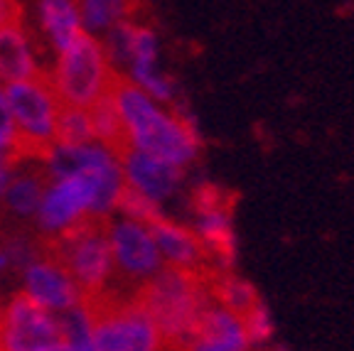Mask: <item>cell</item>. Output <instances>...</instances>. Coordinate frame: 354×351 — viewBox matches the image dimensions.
Instances as JSON below:
<instances>
[{
    "label": "cell",
    "instance_id": "1",
    "mask_svg": "<svg viewBox=\"0 0 354 351\" xmlns=\"http://www.w3.org/2000/svg\"><path fill=\"white\" fill-rule=\"evenodd\" d=\"M109 91L128 128L133 150L167 160L180 167H187L197 160L199 145H202L199 133L194 123L185 118L180 111H170L165 108V104H158L118 69L113 72Z\"/></svg>",
    "mask_w": 354,
    "mask_h": 351
},
{
    "label": "cell",
    "instance_id": "2",
    "mask_svg": "<svg viewBox=\"0 0 354 351\" xmlns=\"http://www.w3.org/2000/svg\"><path fill=\"white\" fill-rule=\"evenodd\" d=\"M109 231L111 214L84 211L72 224L35 236V253L72 278L79 295H84L109 285L113 275Z\"/></svg>",
    "mask_w": 354,
    "mask_h": 351
},
{
    "label": "cell",
    "instance_id": "3",
    "mask_svg": "<svg viewBox=\"0 0 354 351\" xmlns=\"http://www.w3.org/2000/svg\"><path fill=\"white\" fill-rule=\"evenodd\" d=\"M91 351H165L158 324L136 297L116 285L79 295Z\"/></svg>",
    "mask_w": 354,
    "mask_h": 351
},
{
    "label": "cell",
    "instance_id": "4",
    "mask_svg": "<svg viewBox=\"0 0 354 351\" xmlns=\"http://www.w3.org/2000/svg\"><path fill=\"white\" fill-rule=\"evenodd\" d=\"M165 341V351H180L197 330L199 319L212 305L209 280L197 270L162 265L136 290Z\"/></svg>",
    "mask_w": 354,
    "mask_h": 351
},
{
    "label": "cell",
    "instance_id": "5",
    "mask_svg": "<svg viewBox=\"0 0 354 351\" xmlns=\"http://www.w3.org/2000/svg\"><path fill=\"white\" fill-rule=\"evenodd\" d=\"M3 96L12 118V133L6 145L8 165L50 162L52 153L57 150L55 118L59 104L52 77L37 69L22 82L6 84Z\"/></svg>",
    "mask_w": 354,
    "mask_h": 351
},
{
    "label": "cell",
    "instance_id": "6",
    "mask_svg": "<svg viewBox=\"0 0 354 351\" xmlns=\"http://www.w3.org/2000/svg\"><path fill=\"white\" fill-rule=\"evenodd\" d=\"M113 72L116 66L111 64L104 47L82 30L59 52L52 86L62 104L86 111L109 93Z\"/></svg>",
    "mask_w": 354,
    "mask_h": 351
},
{
    "label": "cell",
    "instance_id": "7",
    "mask_svg": "<svg viewBox=\"0 0 354 351\" xmlns=\"http://www.w3.org/2000/svg\"><path fill=\"white\" fill-rule=\"evenodd\" d=\"M66 346L64 319H57L28 290L0 305V351H64Z\"/></svg>",
    "mask_w": 354,
    "mask_h": 351
},
{
    "label": "cell",
    "instance_id": "8",
    "mask_svg": "<svg viewBox=\"0 0 354 351\" xmlns=\"http://www.w3.org/2000/svg\"><path fill=\"white\" fill-rule=\"evenodd\" d=\"M109 243L111 258H113V275L109 285L136 292L145 280H150L162 268L158 243L143 221L128 219V216H123L121 221L111 219Z\"/></svg>",
    "mask_w": 354,
    "mask_h": 351
},
{
    "label": "cell",
    "instance_id": "9",
    "mask_svg": "<svg viewBox=\"0 0 354 351\" xmlns=\"http://www.w3.org/2000/svg\"><path fill=\"white\" fill-rule=\"evenodd\" d=\"M192 231L207 253V263L229 270L236 258L239 243L234 231L232 202L219 187L202 184L192 194Z\"/></svg>",
    "mask_w": 354,
    "mask_h": 351
},
{
    "label": "cell",
    "instance_id": "10",
    "mask_svg": "<svg viewBox=\"0 0 354 351\" xmlns=\"http://www.w3.org/2000/svg\"><path fill=\"white\" fill-rule=\"evenodd\" d=\"M121 165L128 184L133 189H138L143 197H148L158 207L170 197H175L185 180V167L172 165L167 160L153 158V155H145L140 150H131L121 160Z\"/></svg>",
    "mask_w": 354,
    "mask_h": 351
},
{
    "label": "cell",
    "instance_id": "11",
    "mask_svg": "<svg viewBox=\"0 0 354 351\" xmlns=\"http://www.w3.org/2000/svg\"><path fill=\"white\" fill-rule=\"evenodd\" d=\"M180 351H254L241 314L212 302Z\"/></svg>",
    "mask_w": 354,
    "mask_h": 351
},
{
    "label": "cell",
    "instance_id": "12",
    "mask_svg": "<svg viewBox=\"0 0 354 351\" xmlns=\"http://www.w3.org/2000/svg\"><path fill=\"white\" fill-rule=\"evenodd\" d=\"M148 229L158 243L162 265L202 273V268L207 265V253L192 226L177 224V221L167 219L165 214H158L148 221Z\"/></svg>",
    "mask_w": 354,
    "mask_h": 351
},
{
    "label": "cell",
    "instance_id": "13",
    "mask_svg": "<svg viewBox=\"0 0 354 351\" xmlns=\"http://www.w3.org/2000/svg\"><path fill=\"white\" fill-rule=\"evenodd\" d=\"M28 292L44 307L50 310H74L79 302V290L59 268L52 263H32L28 268Z\"/></svg>",
    "mask_w": 354,
    "mask_h": 351
},
{
    "label": "cell",
    "instance_id": "14",
    "mask_svg": "<svg viewBox=\"0 0 354 351\" xmlns=\"http://www.w3.org/2000/svg\"><path fill=\"white\" fill-rule=\"evenodd\" d=\"M86 111H88V118H91V128H94V137L101 143V148L121 162L133 150V143H131L128 128H126V123H123L121 113H118V106H116V101H113V96H111V91L106 93V96H101V99Z\"/></svg>",
    "mask_w": 354,
    "mask_h": 351
},
{
    "label": "cell",
    "instance_id": "15",
    "mask_svg": "<svg viewBox=\"0 0 354 351\" xmlns=\"http://www.w3.org/2000/svg\"><path fill=\"white\" fill-rule=\"evenodd\" d=\"M30 165L32 167H30L25 175L8 182L6 197H3V204H6L8 211H12V214L20 216V219H25V216L37 211L44 192H47L50 184L55 182L47 162H30Z\"/></svg>",
    "mask_w": 354,
    "mask_h": 351
},
{
    "label": "cell",
    "instance_id": "16",
    "mask_svg": "<svg viewBox=\"0 0 354 351\" xmlns=\"http://www.w3.org/2000/svg\"><path fill=\"white\" fill-rule=\"evenodd\" d=\"M39 66L30 55L28 37L22 35V28H3L0 30V79L6 84L22 82L32 77Z\"/></svg>",
    "mask_w": 354,
    "mask_h": 351
},
{
    "label": "cell",
    "instance_id": "17",
    "mask_svg": "<svg viewBox=\"0 0 354 351\" xmlns=\"http://www.w3.org/2000/svg\"><path fill=\"white\" fill-rule=\"evenodd\" d=\"M39 15H42V25L57 52L64 50L84 30L77 6L72 0H39Z\"/></svg>",
    "mask_w": 354,
    "mask_h": 351
},
{
    "label": "cell",
    "instance_id": "18",
    "mask_svg": "<svg viewBox=\"0 0 354 351\" xmlns=\"http://www.w3.org/2000/svg\"><path fill=\"white\" fill-rule=\"evenodd\" d=\"M55 140L59 148H82V145H94V128L88 111L74 108V106L57 104V118H55Z\"/></svg>",
    "mask_w": 354,
    "mask_h": 351
},
{
    "label": "cell",
    "instance_id": "19",
    "mask_svg": "<svg viewBox=\"0 0 354 351\" xmlns=\"http://www.w3.org/2000/svg\"><path fill=\"white\" fill-rule=\"evenodd\" d=\"M138 0H77L79 20L88 30H111L133 17Z\"/></svg>",
    "mask_w": 354,
    "mask_h": 351
},
{
    "label": "cell",
    "instance_id": "20",
    "mask_svg": "<svg viewBox=\"0 0 354 351\" xmlns=\"http://www.w3.org/2000/svg\"><path fill=\"white\" fill-rule=\"evenodd\" d=\"M209 290L212 302H216V305L232 310L236 314H243L259 302V295H256L254 285H251L249 280L236 278L232 273H221L214 280H209Z\"/></svg>",
    "mask_w": 354,
    "mask_h": 351
},
{
    "label": "cell",
    "instance_id": "21",
    "mask_svg": "<svg viewBox=\"0 0 354 351\" xmlns=\"http://www.w3.org/2000/svg\"><path fill=\"white\" fill-rule=\"evenodd\" d=\"M243 319V330H246V336H249L251 346L256 349H266L276 341V319H273V312L266 307L263 302H256L254 307H249L241 314Z\"/></svg>",
    "mask_w": 354,
    "mask_h": 351
},
{
    "label": "cell",
    "instance_id": "22",
    "mask_svg": "<svg viewBox=\"0 0 354 351\" xmlns=\"http://www.w3.org/2000/svg\"><path fill=\"white\" fill-rule=\"evenodd\" d=\"M25 10L20 0H0V30L3 28H20Z\"/></svg>",
    "mask_w": 354,
    "mask_h": 351
},
{
    "label": "cell",
    "instance_id": "23",
    "mask_svg": "<svg viewBox=\"0 0 354 351\" xmlns=\"http://www.w3.org/2000/svg\"><path fill=\"white\" fill-rule=\"evenodd\" d=\"M6 265H8V253L3 251V246H0V270L6 268Z\"/></svg>",
    "mask_w": 354,
    "mask_h": 351
},
{
    "label": "cell",
    "instance_id": "24",
    "mask_svg": "<svg viewBox=\"0 0 354 351\" xmlns=\"http://www.w3.org/2000/svg\"><path fill=\"white\" fill-rule=\"evenodd\" d=\"M64 351H74V349H72V346H66V349H64Z\"/></svg>",
    "mask_w": 354,
    "mask_h": 351
}]
</instances>
